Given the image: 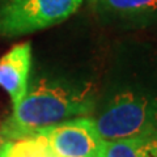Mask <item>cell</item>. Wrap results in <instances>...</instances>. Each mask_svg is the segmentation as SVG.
<instances>
[{
  "label": "cell",
  "mask_w": 157,
  "mask_h": 157,
  "mask_svg": "<svg viewBox=\"0 0 157 157\" xmlns=\"http://www.w3.org/2000/svg\"><path fill=\"white\" fill-rule=\"evenodd\" d=\"M93 114L105 140L157 132V52L137 47L118 54Z\"/></svg>",
  "instance_id": "1"
},
{
  "label": "cell",
  "mask_w": 157,
  "mask_h": 157,
  "mask_svg": "<svg viewBox=\"0 0 157 157\" xmlns=\"http://www.w3.org/2000/svg\"><path fill=\"white\" fill-rule=\"evenodd\" d=\"M98 88L94 82L62 76H41L29 82L28 92L0 126L3 139L16 140L71 118L94 113Z\"/></svg>",
  "instance_id": "2"
},
{
  "label": "cell",
  "mask_w": 157,
  "mask_h": 157,
  "mask_svg": "<svg viewBox=\"0 0 157 157\" xmlns=\"http://www.w3.org/2000/svg\"><path fill=\"white\" fill-rule=\"evenodd\" d=\"M84 0H8L0 7V36L16 37L64 21Z\"/></svg>",
  "instance_id": "3"
},
{
  "label": "cell",
  "mask_w": 157,
  "mask_h": 157,
  "mask_svg": "<svg viewBox=\"0 0 157 157\" xmlns=\"http://www.w3.org/2000/svg\"><path fill=\"white\" fill-rule=\"evenodd\" d=\"M55 157H104L106 140L90 117H77L37 131ZM34 134V135H36Z\"/></svg>",
  "instance_id": "4"
},
{
  "label": "cell",
  "mask_w": 157,
  "mask_h": 157,
  "mask_svg": "<svg viewBox=\"0 0 157 157\" xmlns=\"http://www.w3.org/2000/svg\"><path fill=\"white\" fill-rule=\"evenodd\" d=\"M102 20L122 26H147L157 21V0H89Z\"/></svg>",
  "instance_id": "5"
},
{
  "label": "cell",
  "mask_w": 157,
  "mask_h": 157,
  "mask_svg": "<svg viewBox=\"0 0 157 157\" xmlns=\"http://www.w3.org/2000/svg\"><path fill=\"white\" fill-rule=\"evenodd\" d=\"M32 68V46L29 42L13 46L0 58V86L11 98L13 107L25 97Z\"/></svg>",
  "instance_id": "6"
},
{
  "label": "cell",
  "mask_w": 157,
  "mask_h": 157,
  "mask_svg": "<svg viewBox=\"0 0 157 157\" xmlns=\"http://www.w3.org/2000/svg\"><path fill=\"white\" fill-rule=\"evenodd\" d=\"M104 157H157V132L106 140Z\"/></svg>",
  "instance_id": "7"
},
{
  "label": "cell",
  "mask_w": 157,
  "mask_h": 157,
  "mask_svg": "<svg viewBox=\"0 0 157 157\" xmlns=\"http://www.w3.org/2000/svg\"><path fill=\"white\" fill-rule=\"evenodd\" d=\"M0 157H55L47 141L41 135L4 141L0 147Z\"/></svg>",
  "instance_id": "8"
},
{
  "label": "cell",
  "mask_w": 157,
  "mask_h": 157,
  "mask_svg": "<svg viewBox=\"0 0 157 157\" xmlns=\"http://www.w3.org/2000/svg\"><path fill=\"white\" fill-rule=\"evenodd\" d=\"M4 143V139H3V136H2V134H0V147H2V144Z\"/></svg>",
  "instance_id": "9"
}]
</instances>
